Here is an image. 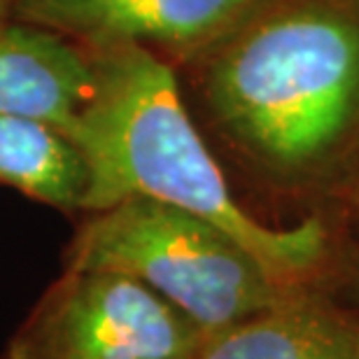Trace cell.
Returning a JSON list of instances; mask_svg holds the SVG:
<instances>
[{"label": "cell", "instance_id": "cell-1", "mask_svg": "<svg viewBox=\"0 0 359 359\" xmlns=\"http://www.w3.org/2000/svg\"><path fill=\"white\" fill-rule=\"evenodd\" d=\"M194 59L208 117L271 173H313L357 133L355 3L262 0Z\"/></svg>", "mask_w": 359, "mask_h": 359}, {"label": "cell", "instance_id": "cell-2", "mask_svg": "<svg viewBox=\"0 0 359 359\" xmlns=\"http://www.w3.org/2000/svg\"><path fill=\"white\" fill-rule=\"evenodd\" d=\"M89 52L96 91L70 133L89 173L82 210L98 212L126 196H145L222 229L283 287L318 266L325 226L306 219L276 229L236 201L168 61L135 47Z\"/></svg>", "mask_w": 359, "mask_h": 359}, {"label": "cell", "instance_id": "cell-3", "mask_svg": "<svg viewBox=\"0 0 359 359\" xmlns=\"http://www.w3.org/2000/svg\"><path fill=\"white\" fill-rule=\"evenodd\" d=\"M66 269L140 280L205 336L287 301V287L229 233L145 196L91 212L70 243Z\"/></svg>", "mask_w": 359, "mask_h": 359}, {"label": "cell", "instance_id": "cell-4", "mask_svg": "<svg viewBox=\"0 0 359 359\" xmlns=\"http://www.w3.org/2000/svg\"><path fill=\"white\" fill-rule=\"evenodd\" d=\"M203 341L140 280L66 269L12 336L5 359H196Z\"/></svg>", "mask_w": 359, "mask_h": 359}, {"label": "cell", "instance_id": "cell-5", "mask_svg": "<svg viewBox=\"0 0 359 359\" xmlns=\"http://www.w3.org/2000/svg\"><path fill=\"white\" fill-rule=\"evenodd\" d=\"M262 0H14L10 14L87 49L135 47L194 59Z\"/></svg>", "mask_w": 359, "mask_h": 359}, {"label": "cell", "instance_id": "cell-6", "mask_svg": "<svg viewBox=\"0 0 359 359\" xmlns=\"http://www.w3.org/2000/svg\"><path fill=\"white\" fill-rule=\"evenodd\" d=\"M96 91V63L66 35L0 12V112L52 124L70 138Z\"/></svg>", "mask_w": 359, "mask_h": 359}, {"label": "cell", "instance_id": "cell-7", "mask_svg": "<svg viewBox=\"0 0 359 359\" xmlns=\"http://www.w3.org/2000/svg\"><path fill=\"white\" fill-rule=\"evenodd\" d=\"M0 184L56 210H82L87 161L66 133L24 114L0 112Z\"/></svg>", "mask_w": 359, "mask_h": 359}, {"label": "cell", "instance_id": "cell-8", "mask_svg": "<svg viewBox=\"0 0 359 359\" xmlns=\"http://www.w3.org/2000/svg\"><path fill=\"white\" fill-rule=\"evenodd\" d=\"M196 359H359L339 327L285 301L205 336Z\"/></svg>", "mask_w": 359, "mask_h": 359}, {"label": "cell", "instance_id": "cell-9", "mask_svg": "<svg viewBox=\"0 0 359 359\" xmlns=\"http://www.w3.org/2000/svg\"><path fill=\"white\" fill-rule=\"evenodd\" d=\"M14 0H0V12H10V5Z\"/></svg>", "mask_w": 359, "mask_h": 359}, {"label": "cell", "instance_id": "cell-10", "mask_svg": "<svg viewBox=\"0 0 359 359\" xmlns=\"http://www.w3.org/2000/svg\"><path fill=\"white\" fill-rule=\"evenodd\" d=\"M357 350H359V346H357Z\"/></svg>", "mask_w": 359, "mask_h": 359}]
</instances>
